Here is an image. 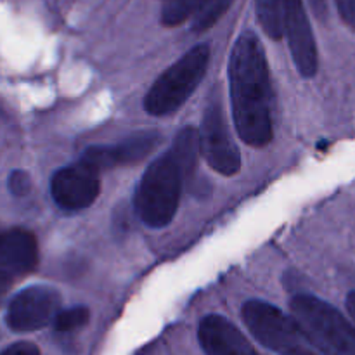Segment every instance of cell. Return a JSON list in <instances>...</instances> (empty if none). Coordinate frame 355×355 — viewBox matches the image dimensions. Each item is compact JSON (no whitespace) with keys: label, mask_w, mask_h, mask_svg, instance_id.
<instances>
[{"label":"cell","mask_w":355,"mask_h":355,"mask_svg":"<svg viewBox=\"0 0 355 355\" xmlns=\"http://www.w3.org/2000/svg\"><path fill=\"white\" fill-rule=\"evenodd\" d=\"M234 123L246 144L263 148L272 141L270 82L266 51L252 31L239 35L229 61Z\"/></svg>","instance_id":"6da1fadb"},{"label":"cell","mask_w":355,"mask_h":355,"mask_svg":"<svg viewBox=\"0 0 355 355\" xmlns=\"http://www.w3.org/2000/svg\"><path fill=\"white\" fill-rule=\"evenodd\" d=\"M184 180L182 166L172 151L148 166L135 191V210L146 225L159 229L172 222L179 208Z\"/></svg>","instance_id":"7a4b0ae2"},{"label":"cell","mask_w":355,"mask_h":355,"mask_svg":"<svg viewBox=\"0 0 355 355\" xmlns=\"http://www.w3.org/2000/svg\"><path fill=\"white\" fill-rule=\"evenodd\" d=\"M291 312L305 340L324 355H355V324L338 309L311 295L291 300Z\"/></svg>","instance_id":"3957f363"},{"label":"cell","mask_w":355,"mask_h":355,"mask_svg":"<svg viewBox=\"0 0 355 355\" xmlns=\"http://www.w3.org/2000/svg\"><path fill=\"white\" fill-rule=\"evenodd\" d=\"M208 45L201 44L189 49L153 83L149 92L146 94V111L155 116H163L179 110L201 83L208 69Z\"/></svg>","instance_id":"277c9868"},{"label":"cell","mask_w":355,"mask_h":355,"mask_svg":"<svg viewBox=\"0 0 355 355\" xmlns=\"http://www.w3.org/2000/svg\"><path fill=\"white\" fill-rule=\"evenodd\" d=\"M243 321L263 347L283 355L302 349V342L305 340L295 318H290L267 302H246L243 305Z\"/></svg>","instance_id":"5b68a950"},{"label":"cell","mask_w":355,"mask_h":355,"mask_svg":"<svg viewBox=\"0 0 355 355\" xmlns=\"http://www.w3.org/2000/svg\"><path fill=\"white\" fill-rule=\"evenodd\" d=\"M200 149L203 158L215 172L234 175L241 166V155L234 144L225 121L222 103L214 101L205 111L200 130Z\"/></svg>","instance_id":"8992f818"},{"label":"cell","mask_w":355,"mask_h":355,"mask_svg":"<svg viewBox=\"0 0 355 355\" xmlns=\"http://www.w3.org/2000/svg\"><path fill=\"white\" fill-rule=\"evenodd\" d=\"M59 307L61 297L52 288H26L10 300L7 309V324L12 331H37L54 322Z\"/></svg>","instance_id":"52a82bcc"},{"label":"cell","mask_w":355,"mask_h":355,"mask_svg":"<svg viewBox=\"0 0 355 355\" xmlns=\"http://www.w3.org/2000/svg\"><path fill=\"white\" fill-rule=\"evenodd\" d=\"M99 173L83 162L58 170L52 175V198L61 208L69 211L90 207L99 196Z\"/></svg>","instance_id":"ba28073f"},{"label":"cell","mask_w":355,"mask_h":355,"mask_svg":"<svg viewBox=\"0 0 355 355\" xmlns=\"http://www.w3.org/2000/svg\"><path fill=\"white\" fill-rule=\"evenodd\" d=\"M284 35L300 75L314 76L318 71V45L304 0H284Z\"/></svg>","instance_id":"9c48e42d"},{"label":"cell","mask_w":355,"mask_h":355,"mask_svg":"<svg viewBox=\"0 0 355 355\" xmlns=\"http://www.w3.org/2000/svg\"><path fill=\"white\" fill-rule=\"evenodd\" d=\"M158 144L159 135L156 132H144V134H137L127 141L118 142V144L90 148L89 151L83 153L80 162L101 173L103 170L114 168V166L132 165V163L141 162L149 153H153V149Z\"/></svg>","instance_id":"30bf717a"},{"label":"cell","mask_w":355,"mask_h":355,"mask_svg":"<svg viewBox=\"0 0 355 355\" xmlns=\"http://www.w3.org/2000/svg\"><path fill=\"white\" fill-rule=\"evenodd\" d=\"M205 355H260L232 322L222 315H207L198 328Z\"/></svg>","instance_id":"8fae6325"},{"label":"cell","mask_w":355,"mask_h":355,"mask_svg":"<svg viewBox=\"0 0 355 355\" xmlns=\"http://www.w3.org/2000/svg\"><path fill=\"white\" fill-rule=\"evenodd\" d=\"M38 263V245L26 229L0 232V272L12 279L26 276Z\"/></svg>","instance_id":"7c38bea8"},{"label":"cell","mask_w":355,"mask_h":355,"mask_svg":"<svg viewBox=\"0 0 355 355\" xmlns=\"http://www.w3.org/2000/svg\"><path fill=\"white\" fill-rule=\"evenodd\" d=\"M257 17L274 40L284 37V0H255Z\"/></svg>","instance_id":"4fadbf2b"},{"label":"cell","mask_w":355,"mask_h":355,"mask_svg":"<svg viewBox=\"0 0 355 355\" xmlns=\"http://www.w3.org/2000/svg\"><path fill=\"white\" fill-rule=\"evenodd\" d=\"M232 0H205L203 6L198 9L193 16V30L205 31L217 23L220 16H224L225 10L231 7Z\"/></svg>","instance_id":"5bb4252c"},{"label":"cell","mask_w":355,"mask_h":355,"mask_svg":"<svg viewBox=\"0 0 355 355\" xmlns=\"http://www.w3.org/2000/svg\"><path fill=\"white\" fill-rule=\"evenodd\" d=\"M90 312L87 307H71L68 311H59L54 319V329L58 333H73L83 328L89 322Z\"/></svg>","instance_id":"9a60e30c"},{"label":"cell","mask_w":355,"mask_h":355,"mask_svg":"<svg viewBox=\"0 0 355 355\" xmlns=\"http://www.w3.org/2000/svg\"><path fill=\"white\" fill-rule=\"evenodd\" d=\"M30 177L26 172H12L9 179V189L12 191L16 196H24V194L30 193Z\"/></svg>","instance_id":"2e32d148"},{"label":"cell","mask_w":355,"mask_h":355,"mask_svg":"<svg viewBox=\"0 0 355 355\" xmlns=\"http://www.w3.org/2000/svg\"><path fill=\"white\" fill-rule=\"evenodd\" d=\"M338 12L347 26L355 31V0H335Z\"/></svg>","instance_id":"e0dca14e"},{"label":"cell","mask_w":355,"mask_h":355,"mask_svg":"<svg viewBox=\"0 0 355 355\" xmlns=\"http://www.w3.org/2000/svg\"><path fill=\"white\" fill-rule=\"evenodd\" d=\"M0 355H40V350L30 342H17L14 345L7 347L6 350H2Z\"/></svg>","instance_id":"ac0fdd59"},{"label":"cell","mask_w":355,"mask_h":355,"mask_svg":"<svg viewBox=\"0 0 355 355\" xmlns=\"http://www.w3.org/2000/svg\"><path fill=\"white\" fill-rule=\"evenodd\" d=\"M14 279L10 276H7V274L0 272V304H2L3 297H6V293L9 291V288L12 286Z\"/></svg>","instance_id":"d6986e66"},{"label":"cell","mask_w":355,"mask_h":355,"mask_svg":"<svg viewBox=\"0 0 355 355\" xmlns=\"http://www.w3.org/2000/svg\"><path fill=\"white\" fill-rule=\"evenodd\" d=\"M311 2L314 6L315 12L321 14V16L326 12V0H311Z\"/></svg>","instance_id":"ffe728a7"},{"label":"cell","mask_w":355,"mask_h":355,"mask_svg":"<svg viewBox=\"0 0 355 355\" xmlns=\"http://www.w3.org/2000/svg\"><path fill=\"white\" fill-rule=\"evenodd\" d=\"M290 355H315V354L309 352V350H304V349H298V350H295V352L290 354Z\"/></svg>","instance_id":"44dd1931"}]
</instances>
